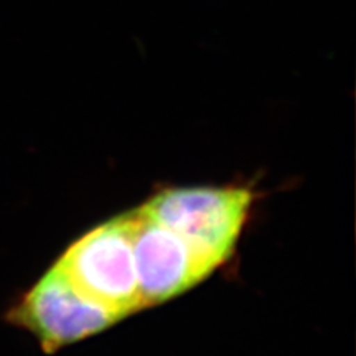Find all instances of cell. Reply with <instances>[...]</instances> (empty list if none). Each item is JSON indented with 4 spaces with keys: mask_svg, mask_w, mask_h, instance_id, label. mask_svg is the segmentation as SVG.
I'll list each match as a JSON object with an SVG mask.
<instances>
[{
    "mask_svg": "<svg viewBox=\"0 0 356 356\" xmlns=\"http://www.w3.org/2000/svg\"><path fill=\"white\" fill-rule=\"evenodd\" d=\"M251 204L248 188L180 187L165 188L138 208L218 267L235 251Z\"/></svg>",
    "mask_w": 356,
    "mask_h": 356,
    "instance_id": "1",
    "label": "cell"
},
{
    "mask_svg": "<svg viewBox=\"0 0 356 356\" xmlns=\"http://www.w3.org/2000/svg\"><path fill=\"white\" fill-rule=\"evenodd\" d=\"M52 266L83 297L120 319L146 309L132 251L129 214H120L76 239Z\"/></svg>",
    "mask_w": 356,
    "mask_h": 356,
    "instance_id": "2",
    "label": "cell"
},
{
    "mask_svg": "<svg viewBox=\"0 0 356 356\" xmlns=\"http://www.w3.org/2000/svg\"><path fill=\"white\" fill-rule=\"evenodd\" d=\"M5 321L30 332L43 352L55 353L116 324L120 318L83 297L51 266L10 306Z\"/></svg>",
    "mask_w": 356,
    "mask_h": 356,
    "instance_id": "3",
    "label": "cell"
},
{
    "mask_svg": "<svg viewBox=\"0 0 356 356\" xmlns=\"http://www.w3.org/2000/svg\"><path fill=\"white\" fill-rule=\"evenodd\" d=\"M128 214L137 281L146 307L188 291L217 269L140 208Z\"/></svg>",
    "mask_w": 356,
    "mask_h": 356,
    "instance_id": "4",
    "label": "cell"
}]
</instances>
